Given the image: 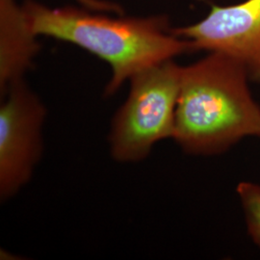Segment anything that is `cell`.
Returning <instances> with one entry per match:
<instances>
[{
  "mask_svg": "<svg viewBox=\"0 0 260 260\" xmlns=\"http://www.w3.org/2000/svg\"><path fill=\"white\" fill-rule=\"evenodd\" d=\"M22 7L36 36L74 44L110 66L105 95L151 66L195 51L189 41L169 29L165 16L114 19L73 7L48 8L33 0Z\"/></svg>",
  "mask_w": 260,
  "mask_h": 260,
  "instance_id": "cell-1",
  "label": "cell"
},
{
  "mask_svg": "<svg viewBox=\"0 0 260 260\" xmlns=\"http://www.w3.org/2000/svg\"><path fill=\"white\" fill-rule=\"evenodd\" d=\"M250 80L239 63L221 53L182 67L173 139L188 153L213 155L260 137V106Z\"/></svg>",
  "mask_w": 260,
  "mask_h": 260,
  "instance_id": "cell-2",
  "label": "cell"
},
{
  "mask_svg": "<svg viewBox=\"0 0 260 260\" xmlns=\"http://www.w3.org/2000/svg\"><path fill=\"white\" fill-rule=\"evenodd\" d=\"M182 67L167 60L134 75L127 100L112 121V157L136 162L147 157L153 146L173 138Z\"/></svg>",
  "mask_w": 260,
  "mask_h": 260,
  "instance_id": "cell-3",
  "label": "cell"
},
{
  "mask_svg": "<svg viewBox=\"0 0 260 260\" xmlns=\"http://www.w3.org/2000/svg\"><path fill=\"white\" fill-rule=\"evenodd\" d=\"M0 198L16 195L31 178L42 154V130L47 116L44 103L23 79L1 95Z\"/></svg>",
  "mask_w": 260,
  "mask_h": 260,
  "instance_id": "cell-4",
  "label": "cell"
},
{
  "mask_svg": "<svg viewBox=\"0 0 260 260\" xmlns=\"http://www.w3.org/2000/svg\"><path fill=\"white\" fill-rule=\"evenodd\" d=\"M172 32L189 41L195 51L232 58L247 71L251 81L260 83V0L212 5L203 20Z\"/></svg>",
  "mask_w": 260,
  "mask_h": 260,
  "instance_id": "cell-5",
  "label": "cell"
},
{
  "mask_svg": "<svg viewBox=\"0 0 260 260\" xmlns=\"http://www.w3.org/2000/svg\"><path fill=\"white\" fill-rule=\"evenodd\" d=\"M23 7L0 0V92L23 79L40 49Z\"/></svg>",
  "mask_w": 260,
  "mask_h": 260,
  "instance_id": "cell-6",
  "label": "cell"
},
{
  "mask_svg": "<svg viewBox=\"0 0 260 260\" xmlns=\"http://www.w3.org/2000/svg\"><path fill=\"white\" fill-rule=\"evenodd\" d=\"M246 217L248 232L260 248V184L240 182L236 188Z\"/></svg>",
  "mask_w": 260,
  "mask_h": 260,
  "instance_id": "cell-7",
  "label": "cell"
},
{
  "mask_svg": "<svg viewBox=\"0 0 260 260\" xmlns=\"http://www.w3.org/2000/svg\"><path fill=\"white\" fill-rule=\"evenodd\" d=\"M84 5L87 9L93 11H102V12H110L116 14H121L122 9L119 5L104 0H77Z\"/></svg>",
  "mask_w": 260,
  "mask_h": 260,
  "instance_id": "cell-8",
  "label": "cell"
}]
</instances>
